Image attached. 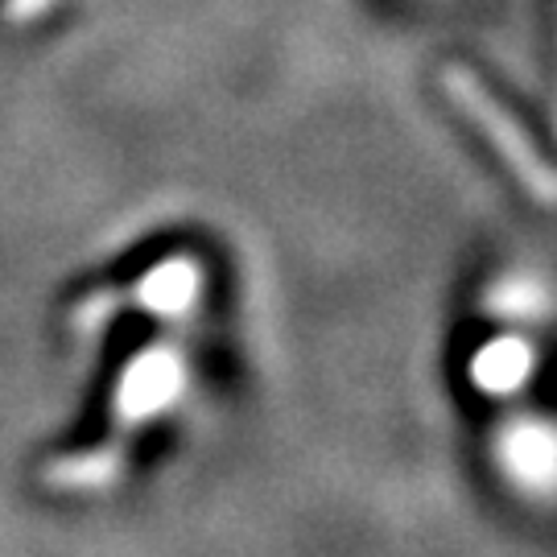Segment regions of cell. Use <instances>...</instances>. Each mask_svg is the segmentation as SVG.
I'll return each instance as SVG.
<instances>
[{
	"label": "cell",
	"mask_w": 557,
	"mask_h": 557,
	"mask_svg": "<svg viewBox=\"0 0 557 557\" xmlns=\"http://www.w3.org/2000/svg\"><path fill=\"white\" fill-rule=\"evenodd\" d=\"M442 91L467 116V124L475 128L479 137H487V145L496 149V158L508 165V174L520 182V190L529 199L557 202V165L541 153L533 133L499 103V96L479 79L475 71H467L458 62H446L442 66Z\"/></svg>",
	"instance_id": "cell-1"
},
{
	"label": "cell",
	"mask_w": 557,
	"mask_h": 557,
	"mask_svg": "<svg viewBox=\"0 0 557 557\" xmlns=\"http://www.w3.org/2000/svg\"><path fill=\"white\" fill-rule=\"evenodd\" d=\"M182 384H186V368H182L178 351L153 347L124 368V376L116 384V400H112V409H116L112 418L124 430H140L182 397Z\"/></svg>",
	"instance_id": "cell-2"
},
{
	"label": "cell",
	"mask_w": 557,
	"mask_h": 557,
	"mask_svg": "<svg viewBox=\"0 0 557 557\" xmlns=\"http://www.w3.org/2000/svg\"><path fill=\"white\" fill-rule=\"evenodd\" d=\"M199 289H202L199 260L170 257V260H161L153 273H145V277L137 281L133 301H137L145 314L182 319V314H190V306L199 301Z\"/></svg>",
	"instance_id": "cell-3"
},
{
	"label": "cell",
	"mask_w": 557,
	"mask_h": 557,
	"mask_svg": "<svg viewBox=\"0 0 557 557\" xmlns=\"http://www.w3.org/2000/svg\"><path fill=\"white\" fill-rule=\"evenodd\" d=\"M124 475V450L120 446H91V450H75V455H59L46 462V487L54 492H103Z\"/></svg>",
	"instance_id": "cell-4"
},
{
	"label": "cell",
	"mask_w": 557,
	"mask_h": 557,
	"mask_svg": "<svg viewBox=\"0 0 557 557\" xmlns=\"http://www.w3.org/2000/svg\"><path fill=\"white\" fill-rule=\"evenodd\" d=\"M529 368H533L529 347H524V343H512V338H504V343L483 347V356L475 359V384L479 388H487V393H512V388L524 384Z\"/></svg>",
	"instance_id": "cell-5"
}]
</instances>
